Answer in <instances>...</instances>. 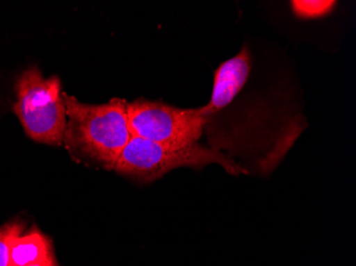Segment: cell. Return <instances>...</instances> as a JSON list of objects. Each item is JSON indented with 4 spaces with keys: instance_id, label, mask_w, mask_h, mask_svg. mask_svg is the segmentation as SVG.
Listing matches in <instances>:
<instances>
[{
    "instance_id": "6da1fadb",
    "label": "cell",
    "mask_w": 356,
    "mask_h": 266,
    "mask_svg": "<svg viewBox=\"0 0 356 266\" xmlns=\"http://www.w3.org/2000/svg\"><path fill=\"white\" fill-rule=\"evenodd\" d=\"M67 128L63 143L73 155L113 171L131 141L127 101L113 98L104 105H87L63 93Z\"/></svg>"
},
{
    "instance_id": "7a4b0ae2",
    "label": "cell",
    "mask_w": 356,
    "mask_h": 266,
    "mask_svg": "<svg viewBox=\"0 0 356 266\" xmlns=\"http://www.w3.org/2000/svg\"><path fill=\"white\" fill-rule=\"evenodd\" d=\"M213 163L222 166L231 175L249 173L233 158L213 148L197 144L172 147L138 137H131L128 142L113 171L139 183H151L176 169H203Z\"/></svg>"
},
{
    "instance_id": "3957f363",
    "label": "cell",
    "mask_w": 356,
    "mask_h": 266,
    "mask_svg": "<svg viewBox=\"0 0 356 266\" xmlns=\"http://www.w3.org/2000/svg\"><path fill=\"white\" fill-rule=\"evenodd\" d=\"M13 110L30 139L47 145L63 144L67 108L59 78H45L30 66L16 81Z\"/></svg>"
},
{
    "instance_id": "277c9868",
    "label": "cell",
    "mask_w": 356,
    "mask_h": 266,
    "mask_svg": "<svg viewBox=\"0 0 356 266\" xmlns=\"http://www.w3.org/2000/svg\"><path fill=\"white\" fill-rule=\"evenodd\" d=\"M127 113L133 137L172 147L195 145L208 119L201 108L181 109L144 98L128 103Z\"/></svg>"
},
{
    "instance_id": "5b68a950",
    "label": "cell",
    "mask_w": 356,
    "mask_h": 266,
    "mask_svg": "<svg viewBox=\"0 0 356 266\" xmlns=\"http://www.w3.org/2000/svg\"><path fill=\"white\" fill-rule=\"evenodd\" d=\"M252 69V58L247 46L240 53L223 62L215 72L213 93L209 103L201 110L206 117L224 109L245 87Z\"/></svg>"
},
{
    "instance_id": "8992f818",
    "label": "cell",
    "mask_w": 356,
    "mask_h": 266,
    "mask_svg": "<svg viewBox=\"0 0 356 266\" xmlns=\"http://www.w3.org/2000/svg\"><path fill=\"white\" fill-rule=\"evenodd\" d=\"M10 266H28L54 259L53 245L38 228L24 231L10 246Z\"/></svg>"
},
{
    "instance_id": "52a82bcc",
    "label": "cell",
    "mask_w": 356,
    "mask_h": 266,
    "mask_svg": "<svg viewBox=\"0 0 356 266\" xmlns=\"http://www.w3.org/2000/svg\"><path fill=\"white\" fill-rule=\"evenodd\" d=\"M336 1H322V0H307V1H291L293 13L303 19H319L327 15L335 8Z\"/></svg>"
},
{
    "instance_id": "ba28073f",
    "label": "cell",
    "mask_w": 356,
    "mask_h": 266,
    "mask_svg": "<svg viewBox=\"0 0 356 266\" xmlns=\"http://www.w3.org/2000/svg\"><path fill=\"white\" fill-rule=\"evenodd\" d=\"M25 231V223L16 219L0 227V266H10V246L16 237Z\"/></svg>"
},
{
    "instance_id": "9c48e42d",
    "label": "cell",
    "mask_w": 356,
    "mask_h": 266,
    "mask_svg": "<svg viewBox=\"0 0 356 266\" xmlns=\"http://www.w3.org/2000/svg\"><path fill=\"white\" fill-rule=\"evenodd\" d=\"M28 266H59V264L57 263L56 258H54V259L49 260V261L47 262H43V263L33 264V265Z\"/></svg>"
}]
</instances>
